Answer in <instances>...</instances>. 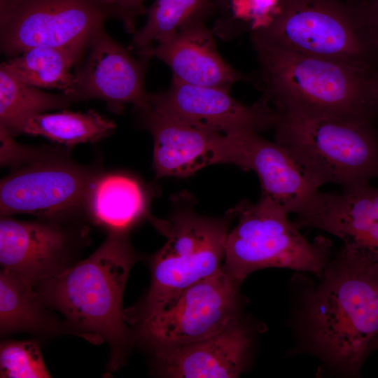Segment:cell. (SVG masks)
<instances>
[{"mask_svg":"<svg viewBox=\"0 0 378 378\" xmlns=\"http://www.w3.org/2000/svg\"><path fill=\"white\" fill-rule=\"evenodd\" d=\"M230 215L229 211L225 218H211L182 206L168 220L148 216L167 241L150 259V286L133 318L136 323L160 312L185 289L222 268Z\"/></svg>","mask_w":378,"mask_h":378,"instance_id":"cell-7","label":"cell"},{"mask_svg":"<svg viewBox=\"0 0 378 378\" xmlns=\"http://www.w3.org/2000/svg\"><path fill=\"white\" fill-rule=\"evenodd\" d=\"M134 109L139 123L153 137L156 178H186L219 164L223 133L162 114L148 104Z\"/></svg>","mask_w":378,"mask_h":378,"instance_id":"cell-16","label":"cell"},{"mask_svg":"<svg viewBox=\"0 0 378 378\" xmlns=\"http://www.w3.org/2000/svg\"><path fill=\"white\" fill-rule=\"evenodd\" d=\"M239 285L221 268L138 323L141 337L160 349L183 346L216 334L237 318Z\"/></svg>","mask_w":378,"mask_h":378,"instance_id":"cell-11","label":"cell"},{"mask_svg":"<svg viewBox=\"0 0 378 378\" xmlns=\"http://www.w3.org/2000/svg\"><path fill=\"white\" fill-rule=\"evenodd\" d=\"M209 0H155L147 9L145 25L133 34L131 46L137 52L162 43L188 24L203 21Z\"/></svg>","mask_w":378,"mask_h":378,"instance_id":"cell-24","label":"cell"},{"mask_svg":"<svg viewBox=\"0 0 378 378\" xmlns=\"http://www.w3.org/2000/svg\"><path fill=\"white\" fill-rule=\"evenodd\" d=\"M39 157L1 181V216L38 218L83 215L90 191L103 174L62 156Z\"/></svg>","mask_w":378,"mask_h":378,"instance_id":"cell-9","label":"cell"},{"mask_svg":"<svg viewBox=\"0 0 378 378\" xmlns=\"http://www.w3.org/2000/svg\"><path fill=\"white\" fill-rule=\"evenodd\" d=\"M321 278L304 298L300 331L309 350L326 364L357 375L378 335V266L340 250Z\"/></svg>","mask_w":378,"mask_h":378,"instance_id":"cell-1","label":"cell"},{"mask_svg":"<svg viewBox=\"0 0 378 378\" xmlns=\"http://www.w3.org/2000/svg\"><path fill=\"white\" fill-rule=\"evenodd\" d=\"M148 199L140 183L120 174H102L93 184L87 216L109 231H127L147 215Z\"/></svg>","mask_w":378,"mask_h":378,"instance_id":"cell-19","label":"cell"},{"mask_svg":"<svg viewBox=\"0 0 378 378\" xmlns=\"http://www.w3.org/2000/svg\"><path fill=\"white\" fill-rule=\"evenodd\" d=\"M263 95L277 112L375 121L378 71L307 55L251 38Z\"/></svg>","mask_w":378,"mask_h":378,"instance_id":"cell-3","label":"cell"},{"mask_svg":"<svg viewBox=\"0 0 378 378\" xmlns=\"http://www.w3.org/2000/svg\"><path fill=\"white\" fill-rule=\"evenodd\" d=\"M72 102L65 93L52 94L18 78L4 62L0 65V127L11 136L27 118L54 109H66Z\"/></svg>","mask_w":378,"mask_h":378,"instance_id":"cell-23","label":"cell"},{"mask_svg":"<svg viewBox=\"0 0 378 378\" xmlns=\"http://www.w3.org/2000/svg\"><path fill=\"white\" fill-rule=\"evenodd\" d=\"M85 50L75 47L38 46L5 62L23 82L38 88L58 89L67 94L75 80L73 68Z\"/></svg>","mask_w":378,"mask_h":378,"instance_id":"cell-21","label":"cell"},{"mask_svg":"<svg viewBox=\"0 0 378 378\" xmlns=\"http://www.w3.org/2000/svg\"><path fill=\"white\" fill-rule=\"evenodd\" d=\"M155 111L223 134L242 131L259 132L273 128L277 113L262 94L246 105L233 98L230 89L199 86L172 78L169 88L148 94Z\"/></svg>","mask_w":378,"mask_h":378,"instance_id":"cell-13","label":"cell"},{"mask_svg":"<svg viewBox=\"0 0 378 378\" xmlns=\"http://www.w3.org/2000/svg\"><path fill=\"white\" fill-rule=\"evenodd\" d=\"M219 163L251 170L258 176L262 195L288 214L304 211L318 192L319 186L281 144L253 131L225 134Z\"/></svg>","mask_w":378,"mask_h":378,"instance_id":"cell-12","label":"cell"},{"mask_svg":"<svg viewBox=\"0 0 378 378\" xmlns=\"http://www.w3.org/2000/svg\"><path fill=\"white\" fill-rule=\"evenodd\" d=\"M108 18L95 0H0V49L16 56L38 46L87 50Z\"/></svg>","mask_w":378,"mask_h":378,"instance_id":"cell-8","label":"cell"},{"mask_svg":"<svg viewBox=\"0 0 378 378\" xmlns=\"http://www.w3.org/2000/svg\"><path fill=\"white\" fill-rule=\"evenodd\" d=\"M0 374L4 378L51 377L38 343L32 340H7L1 343Z\"/></svg>","mask_w":378,"mask_h":378,"instance_id":"cell-25","label":"cell"},{"mask_svg":"<svg viewBox=\"0 0 378 378\" xmlns=\"http://www.w3.org/2000/svg\"><path fill=\"white\" fill-rule=\"evenodd\" d=\"M238 222L228 232L222 268L239 284L255 271L279 267L322 276L330 261V241L307 239L288 214L270 199L242 201L232 209Z\"/></svg>","mask_w":378,"mask_h":378,"instance_id":"cell-6","label":"cell"},{"mask_svg":"<svg viewBox=\"0 0 378 378\" xmlns=\"http://www.w3.org/2000/svg\"><path fill=\"white\" fill-rule=\"evenodd\" d=\"M115 128L113 120L94 110L83 113L63 110L31 115L21 124L19 134L42 136L52 141L73 146L95 142L110 136Z\"/></svg>","mask_w":378,"mask_h":378,"instance_id":"cell-22","label":"cell"},{"mask_svg":"<svg viewBox=\"0 0 378 378\" xmlns=\"http://www.w3.org/2000/svg\"><path fill=\"white\" fill-rule=\"evenodd\" d=\"M250 334L237 318L221 331L183 346L157 349L162 373L176 378L237 377L243 370Z\"/></svg>","mask_w":378,"mask_h":378,"instance_id":"cell-18","label":"cell"},{"mask_svg":"<svg viewBox=\"0 0 378 378\" xmlns=\"http://www.w3.org/2000/svg\"><path fill=\"white\" fill-rule=\"evenodd\" d=\"M293 221L300 229L323 230L343 242L341 251L378 266V186L367 183L341 192L318 191Z\"/></svg>","mask_w":378,"mask_h":378,"instance_id":"cell-15","label":"cell"},{"mask_svg":"<svg viewBox=\"0 0 378 378\" xmlns=\"http://www.w3.org/2000/svg\"><path fill=\"white\" fill-rule=\"evenodd\" d=\"M35 288L15 274L0 272L1 336L27 332L38 335L67 332L64 322L51 314Z\"/></svg>","mask_w":378,"mask_h":378,"instance_id":"cell-20","label":"cell"},{"mask_svg":"<svg viewBox=\"0 0 378 378\" xmlns=\"http://www.w3.org/2000/svg\"><path fill=\"white\" fill-rule=\"evenodd\" d=\"M378 349V335L374 337V339L371 342L369 349H368V355L370 353Z\"/></svg>","mask_w":378,"mask_h":378,"instance_id":"cell-28","label":"cell"},{"mask_svg":"<svg viewBox=\"0 0 378 378\" xmlns=\"http://www.w3.org/2000/svg\"><path fill=\"white\" fill-rule=\"evenodd\" d=\"M104 10L108 19L118 20L125 30L134 34L136 31V20L146 14L145 0H95Z\"/></svg>","mask_w":378,"mask_h":378,"instance_id":"cell-26","label":"cell"},{"mask_svg":"<svg viewBox=\"0 0 378 378\" xmlns=\"http://www.w3.org/2000/svg\"><path fill=\"white\" fill-rule=\"evenodd\" d=\"M138 54L158 58L171 69L172 78L190 85L230 89L237 82L254 80L253 76L238 71L222 58L203 21L188 24Z\"/></svg>","mask_w":378,"mask_h":378,"instance_id":"cell-17","label":"cell"},{"mask_svg":"<svg viewBox=\"0 0 378 378\" xmlns=\"http://www.w3.org/2000/svg\"><path fill=\"white\" fill-rule=\"evenodd\" d=\"M81 216L31 221L1 216V269L35 287L71 267L88 242V227L77 220Z\"/></svg>","mask_w":378,"mask_h":378,"instance_id":"cell-10","label":"cell"},{"mask_svg":"<svg viewBox=\"0 0 378 378\" xmlns=\"http://www.w3.org/2000/svg\"><path fill=\"white\" fill-rule=\"evenodd\" d=\"M126 232L109 231L87 259L34 287L49 309L63 315L67 332L108 345L111 370L122 363L130 338L122 296L137 255Z\"/></svg>","mask_w":378,"mask_h":378,"instance_id":"cell-2","label":"cell"},{"mask_svg":"<svg viewBox=\"0 0 378 378\" xmlns=\"http://www.w3.org/2000/svg\"><path fill=\"white\" fill-rule=\"evenodd\" d=\"M355 5L365 34L378 59V0H350Z\"/></svg>","mask_w":378,"mask_h":378,"instance_id":"cell-27","label":"cell"},{"mask_svg":"<svg viewBox=\"0 0 378 378\" xmlns=\"http://www.w3.org/2000/svg\"><path fill=\"white\" fill-rule=\"evenodd\" d=\"M87 50L86 59L75 71L73 88L66 94L72 102L101 99L114 110H120L125 104L134 108L148 104L144 75L148 58L133 57L104 26L92 34Z\"/></svg>","mask_w":378,"mask_h":378,"instance_id":"cell-14","label":"cell"},{"mask_svg":"<svg viewBox=\"0 0 378 378\" xmlns=\"http://www.w3.org/2000/svg\"><path fill=\"white\" fill-rule=\"evenodd\" d=\"M254 38L279 48L378 71V59L349 0H278Z\"/></svg>","mask_w":378,"mask_h":378,"instance_id":"cell-5","label":"cell"},{"mask_svg":"<svg viewBox=\"0 0 378 378\" xmlns=\"http://www.w3.org/2000/svg\"><path fill=\"white\" fill-rule=\"evenodd\" d=\"M276 113L275 141L319 187L333 183L347 190L378 178L375 121Z\"/></svg>","mask_w":378,"mask_h":378,"instance_id":"cell-4","label":"cell"}]
</instances>
